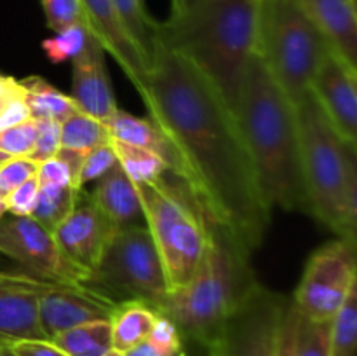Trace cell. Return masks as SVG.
I'll return each instance as SVG.
<instances>
[{
  "label": "cell",
  "mask_w": 357,
  "mask_h": 356,
  "mask_svg": "<svg viewBox=\"0 0 357 356\" xmlns=\"http://www.w3.org/2000/svg\"><path fill=\"white\" fill-rule=\"evenodd\" d=\"M298 321L300 313L291 300V302L286 304L284 314H282L275 356H293V353H295V339L296 330H298Z\"/></svg>",
  "instance_id": "obj_38"
},
{
  "label": "cell",
  "mask_w": 357,
  "mask_h": 356,
  "mask_svg": "<svg viewBox=\"0 0 357 356\" xmlns=\"http://www.w3.org/2000/svg\"><path fill=\"white\" fill-rule=\"evenodd\" d=\"M115 232L117 227L93 199L80 201L79 198L73 212L59 223L52 236L63 255L89 274L98 265Z\"/></svg>",
  "instance_id": "obj_15"
},
{
  "label": "cell",
  "mask_w": 357,
  "mask_h": 356,
  "mask_svg": "<svg viewBox=\"0 0 357 356\" xmlns=\"http://www.w3.org/2000/svg\"><path fill=\"white\" fill-rule=\"evenodd\" d=\"M157 311L143 302H122L112 316L114 349L126 353L145 342L155 323Z\"/></svg>",
  "instance_id": "obj_21"
},
{
  "label": "cell",
  "mask_w": 357,
  "mask_h": 356,
  "mask_svg": "<svg viewBox=\"0 0 357 356\" xmlns=\"http://www.w3.org/2000/svg\"><path fill=\"white\" fill-rule=\"evenodd\" d=\"M293 105L310 215L338 237L356 241V143L342 138L310 89Z\"/></svg>",
  "instance_id": "obj_5"
},
{
  "label": "cell",
  "mask_w": 357,
  "mask_h": 356,
  "mask_svg": "<svg viewBox=\"0 0 357 356\" xmlns=\"http://www.w3.org/2000/svg\"><path fill=\"white\" fill-rule=\"evenodd\" d=\"M0 356H17L10 346H0Z\"/></svg>",
  "instance_id": "obj_43"
},
{
  "label": "cell",
  "mask_w": 357,
  "mask_h": 356,
  "mask_svg": "<svg viewBox=\"0 0 357 356\" xmlns=\"http://www.w3.org/2000/svg\"><path fill=\"white\" fill-rule=\"evenodd\" d=\"M105 54L107 52L100 42L89 35L86 47L72 59L73 82L70 94L80 112L103 122L119 108L105 65Z\"/></svg>",
  "instance_id": "obj_17"
},
{
  "label": "cell",
  "mask_w": 357,
  "mask_h": 356,
  "mask_svg": "<svg viewBox=\"0 0 357 356\" xmlns=\"http://www.w3.org/2000/svg\"><path fill=\"white\" fill-rule=\"evenodd\" d=\"M261 0H171L152 42L195 66L236 115L248 61L257 51Z\"/></svg>",
  "instance_id": "obj_2"
},
{
  "label": "cell",
  "mask_w": 357,
  "mask_h": 356,
  "mask_svg": "<svg viewBox=\"0 0 357 356\" xmlns=\"http://www.w3.org/2000/svg\"><path fill=\"white\" fill-rule=\"evenodd\" d=\"M82 7L84 24L96 38L107 54L117 61L136 89H142L149 72V61L129 31L126 30L114 0H79Z\"/></svg>",
  "instance_id": "obj_16"
},
{
  "label": "cell",
  "mask_w": 357,
  "mask_h": 356,
  "mask_svg": "<svg viewBox=\"0 0 357 356\" xmlns=\"http://www.w3.org/2000/svg\"><path fill=\"white\" fill-rule=\"evenodd\" d=\"M35 122H37V136L28 159L40 164L54 157L61 149V122L52 119H35Z\"/></svg>",
  "instance_id": "obj_33"
},
{
  "label": "cell",
  "mask_w": 357,
  "mask_h": 356,
  "mask_svg": "<svg viewBox=\"0 0 357 356\" xmlns=\"http://www.w3.org/2000/svg\"><path fill=\"white\" fill-rule=\"evenodd\" d=\"M236 121L268 206L310 215L295 105L257 52L248 61Z\"/></svg>",
  "instance_id": "obj_3"
},
{
  "label": "cell",
  "mask_w": 357,
  "mask_h": 356,
  "mask_svg": "<svg viewBox=\"0 0 357 356\" xmlns=\"http://www.w3.org/2000/svg\"><path fill=\"white\" fill-rule=\"evenodd\" d=\"M288 300L258 285L230 314L218 341L206 348L216 356H275Z\"/></svg>",
  "instance_id": "obj_10"
},
{
  "label": "cell",
  "mask_w": 357,
  "mask_h": 356,
  "mask_svg": "<svg viewBox=\"0 0 357 356\" xmlns=\"http://www.w3.org/2000/svg\"><path fill=\"white\" fill-rule=\"evenodd\" d=\"M150 119L171 140L187 185L244 251L260 248L271 223L253 161L236 115L192 63L152 42L149 72L138 91Z\"/></svg>",
  "instance_id": "obj_1"
},
{
  "label": "cell",
  "mask_w": 357,
  "mask_h": 356,
  "mask_svg": "<svg viewBox=\"0 0 357 356\" xmlns=\"http://www.w3.org/2000/svg\"><path fill=\"white\" fill-rule=\"evenodd\" d=\"M110 133L103 121L75 110L61 122V149L87 154L110 142Z\"/></svg>",
  "instance_id": "obj_25"
},
{
  "label": "cell",
  "mask_w": 357,
  "mask_h": 356,
  "mask_svg": "<svg viewBox=\"0 0 357 356\" xmlns=\"http://www.w3.org/2000/svg\"><path fill=\"white\" fill-rule=\"evenodd\" d=\"M117 306L80 285L54 283L38 299V321L47 341H51L80 325L110 321Z\"/></svg>",
  "instance_id": "obj_14"
},
{
  "label": "cell",
  "mask_w": 357,
  "mask_h": 356,
  "mask_svg": "<svg viewBox=\"0 0 357 356\" xmlns=\"http://www.w3.org/2000/svg\"><path fill=\"white\" fill-rule=\"evenodd\" d=\"M112 149L117 156L119 164L126 171L132 184H146V181H159L169 173L167 164L157 154L139 147L128 145L119 140H110Z\"/></svg>",
  "instance_id": "obj_26"
},
{
  "label": "cell",
  "mask_w": 357,
  "mask_h": 356,
  "mask_svg": "<svg viewBox=\"0 0 357 356\" xmlns=\"http://www.w3.org/2000/svg\"><path fill=\"white\" fill-rule=\"evenodd\" d=\"M115 164H117V156H115L110 142L89 150V152L84 156L82 168H80V175H79L80 188H82L84 185L100 180V178L103 177L105 173H108Z\"/></svg>",
  "instance_id": "obj_35"
},
{
  "label": "cell",
  "mask_w": 357,
  "mask_h": 356,
  "mask_svg": "<svg viewBox=\"0 0 357 356\" xmlns=\"http://www.w3.org/2000/svg\"><path fill=\"white\" fill-rule=\"evenodd\" d=\"M293 356H330V321H310L300 314Z\"/></svg>",
  "instance_id": "obj_30"
},
{
  "label": "cell",
  "mask_w": 357,
  "mask_h": 356,
  "mask_svg": "<svg viewBox=\"0 0 357 356\" xmlns=\"http://www.w3.org/2000/svg\"><path fill=\"white\" fill-rule=\"evenodd\" d=\"M9 159H10L9 154H6V152H2V150H0V164H3L6 161H9Z\"/></svg>",
  "instance_id": "obj_45"
},
{
  "label": "cell",
  "mask_w": 357,
  "mask_h": 356,
  "mask_svg": "<svg viewBox=\"0 0 357 356\" xmlns=\"http://www.w3.org/2000/svg\"><path fill=\"white\" fill-rule=\"evenodd\" d=\"M7 213V206H6V199L2 198V195H0V218H2L3 215H6Z\"/></svg>",
  "instance_id": "obj_44"
},
{
  "label": "cell",
  "mask_w": 357,
  "mask_h": 356,
  "mask_svg": "<svg viewBox=\"0 0 357 356\" xmlns=\"http://www.w3.org/2000/svg\"><path fill=\"white\" fill-rule=\"evenodd\" d=\"M37 170L38 164L28 157H10L9 161L0 164V195L6 198L21 184L37 177Z\"/></svg>",
  "instance_id": "obj_36"
},
{
  "label": "cell",
  "mask_w": 357,
  "mask_h": 356,
  "mask_svg": "<svg viewBox=\"0 0 357 356\" xmlns=\"http://www.w3.org/2000/svg\"><path fill=\"white\" fill-rule=\"evenodd\" d=\"M28 119H31V115L23 93H21L0 110V131L21 124V122H26Z\"/></svg>",
  "instance_id": "obj_39"
},
{
  "label": "cell",
  "mask_w": 357,
  "mask_h": 356,
  "mask_svg": "<svg viewBox=\"0 0 357 356\" xmlns=\"http://www.w3.org/2000/svg\"><path fill=\"white\" fill-rule=\"evenodd\" d=\"M124 356H162V355H160V353H157L155 349H153L152 346L145 341V342H142V344L136 346V348L126 351Z\"/></svg>",
  "instance_id": "obj_42"
},
{
  "label": "cell",
  "mask_w": 357,
  "mask_h": 356,
  "mask_svg": "<svg viewBox=\"0 0 357 356\" xmlns=\"http://www.w3.org/2000/svg\"><path fill=\"white\" fill-rule=\"evenodd\" d=\"M206 351H208V356H216L215 353H213V351H209V349H206Z\"/></svg>",
  "instance_id": "obj_47"
},
{
  "label": "cell",
  "mask_w": 357,
  "mask_h": 356,
  "mask_svg": "<svg viewBox=\"0 0 357 356\" xmlns=\"http://www.w3.org/2000/svg\"><path fill=\"white\" fill-rule=\"evenodd\" d=\"M68 356H105L114 349L110 321H93L51 339Z\"/></svg>",
  "instance_id": "obj_23"
},
{
  "label": "cell",
  "mask_w": 357,
  "mask_h": 356,
  "mask_svg": "<svg viewBox=\"0 0 357 356\" xmlns=\"http://www.w3.org/2000/svg\"><path fill=\"white\" fill-rule=\"evenodd\" d=\"M105 356H124V353L117 351V349H112V351H108Z\"/></svg>",
  "instance_id": "obj_46"
},
{
  "label": "cell",
  "mask_w": 357,
  "mask_h": 356,
  "mask_svg": "<svg viewBox=\"0 0 357 356\" xmlns=\"http://www.w3.org/2000/svg\"><path fill=\"white\" fill-rule=\"evenodd\" d=\"M115 9L124 23L126 30L129 31L132 40L136 42L138 49L150 65L152 56V30L155 20L146 13L145 0H114Z\"/></svg>",
  "instance_id": "obj_28"
},
{
  "label": "cell",
  "mask_w": 357,
  "mask_h": 356,
  "mask_svg": "<svg viewBox=\"0 0 357 356\" xmlns=\"http://www.w3.org/2000/svg\"><path fill=\"white\" fill-rule=\"evenodd\" d=\"M38 194V180L37 177L30 178L20 187L14 188L13 192L6 195V206L9 215L16 216H30L33 212L35 201H37Z\"/></svg>",
  "instance_id": "obj_37"
},
{
  "label": "cell",
  "mask_w": 357,
  "mask_h": 356,
  "mask_svg": "<svg viewBox=\"0 0 357 356\" xmlns=\"http://www.w3.org/2000/svg\"><path fill=\"white\" fill-rule=\"evenodd\" d=\"M146 342L162 356H185L183 335L169 318L160 313H157L155 323Z\"/></svg>",
  "instance_id": "obj_31"
},
{
  "label": "cell",
  "mask_w": 357,
  "mask_h": 356,
  "mask_svg": "<svg viewBox=\"0 0 357 356\" xmlns=\"http://www.w3.org/2000/svg\"><path fill=\"white\" fill-rule=\"evenodd\" d=\"M79 198L80 188L72 185H38L37 201L30 216L49 232H54L59 223L73 212Z\"/></svg>",
  "instance_id": "obj_24"
},
{
  "label": "cell",
  "mask_w": 357,
  "mask_h": 356,
  "mask_svg": "<svg viewBox=\"0 0 357 356\" xmlns=\"http://www.w3.org/2000/svg\"><path fill=\"white\" fill-rule=\"evenodd\" d=\"M145 227L157 248L169 292L194 278L208 243L209 213L181 178L135 184Z\"/></svg>",
  "instance_id": "obj_6"
},
{
  "label": "cell",
  "mask_w": 357,
  "mask_h": 356,
  "mask_svg": "<svg viewBox=\"0 0 357 356\" xmlns=\"http://www.w3.org/2000/svg\"><path fill=\"white\" fill-rule=\"evenodd\" d=\"M250 257L229 229L209 216L208 243L194 278L167 293L155 311L169 318L181 335L211 348L230 314L260 285Z\"/></svg>",
  "instance_id": "obj_4"
},
{
  "label": "cell",
  "mask_w": 357,
  "mask_h": 356,
  "mask_svg": "<svg viewBox=\"0 0 357 356\" xmlns=\"http://www.w3.org/2000/svg\"><path fill=\"white\" fill-rule=\"evenodd\" d=\"M94 192L91 195L98 208L114 222L117 229L142 225L143 208L135 184L126 175L122 166L115 164L100 180L94 181Z\"/></svg>",
  "instance_id": "obj_20"
},
{
  "label": "cell",
  "mask_w": 357,
  "mask_h": 356,
  "mask_svg": "<svg viewBox=\"0 0 357 356\" xmlns=\"http://www.w3.org/2000/svg\"><path fill=\"white\" fill-rule=\"evenodd\" d=\"M20 84L31 119H52L63 122L68 115L79 110L70 94L56 89L44 77L31 75L21 79Z\"/></svg>",
  "instance_id": "obj_22"
},
{
  "label": "cell",
  "mask_w": 357,
  "mask_h": 356,
  "mask_svg": "<svg viewBox=\"0 0 357 356\" xmlns=\"http://www.w3.org/2000/svg\"><path fill=\"white\" fill-rule=\"evenodd\" d=\"M356 283V241L338 237L309 258L293 304L307 320L331 321Z\"/></svg>",
  "instance_id": "obj_9"
},
{
  "label": "cell",
  "mask_w": 357,
  "mask_h": 356,
  "mask_svg": "<svg viewBox=\"0 0 357 356\" xmlns=\"http://www.w3.org/2000/svg\"><path fill=\"white\" fill-rule=\"evenodd\" d=\"M0 253L23 265L28 274L49 281L80 285L87 276L63 255L52 232L31 216L6 213L0 218Z\"/></svg>",
  "instance_id": "obj_11"
},
{
  "label": "cell",
  "mask_w": 357,
  "mask_h": 356,
  "mask_svg": "<svg viewBox=\"0 0 357 356\" xmlns=\"http://www.w3.org/2000/svg\"><path fill=\"white\" fill-rule=\"evenodd\" d=\"M330 47L357 68L356 0H298Z\"/></svg>",
  "instance_id": "obj_18"
},
{
  "label": "cell",
  "mask_w": 357,
  "mask_h": 356,
  "mask_svg": "<svg viewBox=\"0 0 357 356\" xmlns=\"http://www.w3.org/2000/svg\"><path fill=\"white\" fill-rule=\"evenodd\" d=\"M89 35L91 34L84 24H75V27L56 31L52 37L45 38L42 42V49L49 61L59 65V63H65L66 59H73L75 56H79L80 51L86 47Z\"/></svg>",
  "instance_id": "obj_29"
},
{
  "label": "cell",
  "mask_w": 357,
  "mask_h": 356,
  "mask_svg": "<svg viewBox=\"0 0 357 356\" xmlns=\"http://www.w3.org/2000/svg\"><path fill=\"white\" fill-rule=\"evenodd\" d=\"M80 286L114 304L135 300L153 309L169 293L162 262L145 225L117 229Z\"/></svg>",
  "instance_id": "obj_8"
},
{
  "label": "cell",
  "mask_w": 357,
  "mask_h": 356,
  "mask_svg": "<svg viewBox=\"0 0 357 356\" xmlns=\"http://www.w3.org/2000/svg\"><path fill=\"white\" fill-rule=\"evenodd\" d=\"M328 49L298 0H261L255 52L289 100L309 89Z\"/></svg>",
  "instance_id": "obj_7"
},
{
  "label": "cell",
  "mask_w": 357,
  "mask_h": 356,
  "mask_svg": "<svg viewBox=\"0 0 357 356\" xmlns=\"http://www.w3.org/2000/svg\"><path fill=\"white\" fill-rule=\"evenodd\" d=\"M54 283L28 272H0V346L47 341L38 321V299Z\"/></svg>",
  "instance_id": "obj_12"
},
{
  "label": "cell",
  "mask_w": 357,
  "mask_h": 356,
  "mask_svg": "<svg viewBox=\"0 0 357 356\" xmlns=\"http://www.w3.org/2000/svg\"><path fill=\"white\" fill-rule=\"evenodd\" d=\"M309 89L342 138L357 142V68L328 49Z\"/></svg>",
  "instance_id": "obj_13"
},
{
  "label": "cell",
  "mask_w": 357,
  "mask_h": 356,
  "mask_svg": "<svg viewBox=\"0 0 357 356\" xmlns=\"http://www.w3.org/2000/svg\"><path fill=\"white\" fill-rule=\"evenodd\" d=\"M35 136L37 122L35 119H28L26 122L0 131V150L9 154L10 157H28L33 149Z\"/></svg>",
  "instance_id": "obj_34"
},
{
  "label": "cell",
  "mask_w": 357,
  "mask_h": 356,
  "mask_svg": "<svg viewBox=\"0 0 357 356\" xmlns=\"http://www.w3.org/2000/svg\"><path fill=\"white\" fill-rule=\"evenodd\" d=\"M21 93H23V87H21L20 80H16L14 77L0 75V110Z\"/></svg>",
  "instance_id": "obj_41"
},
{
  "label": "cell",
  "mask_w": 357,
  "mask_h": 356,
  "mask_svg": "<svg viewBox=\"0 0 357 356\" xmlns=\"http://www.w3.org/2000/svg\"><path fill=\"white\" fill-rule=\"evenodd\" d=\"M17 356H68L51 341H24L10 346Z\"/></svg>",
  "instance_id": "obj_40"
},
{
  "label": "cell",
  "mask_w": 357,
  "mask_h": 356,
  "mask_svg": "<svg viewBox=\"0 0 357 356\" xmlns=\"http://www.w3.org/2000/svg\"><path fill=\"white\" fill-rule=\"evenodd\" d=\"M357 286L330 321V356H356Z\"/></svg>",
  "instance_id": "obj_27"
},
{
  "label": "cell",
  "mask_w": 357,
  "mask_h": 356,
  "mask_svg": "<svg viewBox=\"0 0 357 356\" xmlns=\"http://www.w3.org/2000/svg\"><path fill=\"white\" fill-rule=\"evenodd\" d=\"M40 3L47 28L54 34L75 24H84L82 7L79 0H40Z\"/></svg>",
  "instance_id": "obj_32"
},
{
  "label": "cell",
  "mask_w": 357,
  "mask_h": 356,
  "mask_svg": "<svg viewBox=\"0 0 357 356\" xmlns=\"http://www.w3.org/2000/svg\"><path fill=\"white\" fill-rule=\"evenodd\" d=\"M105 126H107L112 140H119V142L128 143V145L139 147V149L157 154L167 164L169 173L176 178H181L187 184V170H185L180 154L152 119L138 117V115H132L117 108L105 121Z\"/></svg>",
  "instance_id": "obj_19"
}]
</instances>
